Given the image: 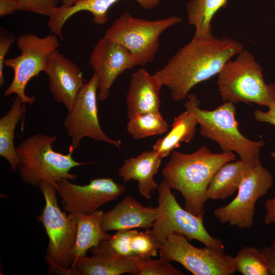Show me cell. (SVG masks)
<instances>
[{"instance_id":"obj_1","label":"cell","mask_w":275,"mask_h":275,"mask_svg":"<svg viewBox=\"0 0 275 275\" xmlns=\"http://www.w3.org/2000/svg\"><path fill=\"white\" fill-rule=\"evenodd\" d=\"M243 48V44L234 39L194 35L154 74L169 89L173 100L180 101L196 85L217 75Z\"/></svg>"},{"instance_id":"obj_2","label":"cell","mask_w":275,"mask_h":275,"mask_svg":"<svg viewBox=\"0 0 275 275\" xmlns=\"http://www.w3.org/2000/svg\"><path fill=\"white\" fill-rule=\"evenodd\" d=\"M235 160L234 152L215 153L206 146L191 153L173 151L162 174L171 188L184 198V208L195 215L203 216L211 179L223 164Z\"/></svg>"},{"instance_id":"obj_3","label":"cell","mask_w":275,"mask_h":275,"mask_svg":"<svg viewBox=\"0 0 275 275\" xmlns=\"http://www.w3.org/2000/svg\"><path fill=\"white\" fill-rule=\"evenodd\" d=\"M57 140L54 135L37 133L24 139L16 147L18 170L25 184L40 187L42 182H46L57 188L58 181L62 179H77L76 174L70 173L72 169L96 163L75 160L72 157L75 149L72 145L66 154L55 151L52 144Z\"/></svg>"},{"instance_id":"obj_4","label":"cell","mask_w":275,"mask_h":275,"mask_svg":"<svg viewBox=\"0 0 275 275\" xmlns=\"http://www.w3.org/2000/svg\"><path fill=\"white\" fill-rule=\"evenodd\" d=\"M187 98L185 107L196 118L202 136L217 143L222 152H235L241 160L248 162L260 160L259 153L265 142L252 141L240 132L234 103L225 102L209 111L200 107V101L196 95L188 94Z\"/></svg>"},{"instance_id":"obj_5","label":"cell","mask_w":275,"mask_h":275,"mask_svg":"<svg viewBox=\"0 0 275 275\" xmlns=\"http://www.w3.org/2000/svg\"><path fill=\"white\" fill-rule=\"evenodd\" d=\"M217 85L224 102L255 103L268 107L275 101V85L265 83L261 66L244 48L235 59L225 64L217 74Z\"/></svg>"},{"instance_id":"obj_6","label":"cell","mask_w":275,"mask_h":275,"mask_svg":"<svg viewBox=\"0 0 275 275\" xmlns=\"http://www.w3.org/2000/svg\"><path fill=\"white\" fill-rule=\"evenodd\" d=\"M182 21L180 17L175 15L148 20L125 12L113 21L104 36L127 49L136 66H144L153 61L160 35Z\"/></svg>"},{"instance_id":"obj_7","label":"cell","mask_w":275,"mask_h":275,"mask_svg":"<svg viewBox=\"0 0 275 275\" xmlns=\"http://www.w3.org/2000/svg\"><path fill=\"white\" fill-rule=\"evenodd\" d=\"M157 191V216L149 232L160 246L170 234L176 232L184 235L189 241L196 240L205 246L224 251V243L206 230L203 216L195 215L182 208L165 180L159 183Z\"/></svg>"},{"instance_id":"obj_8","label":"cell","mask_w":275,"mask_h":275,"mask_svg":"<svg viewBox=\"0 0 275 275\" xmlns=\"http://www.w3.org/2000/svg\"><path fill=\"white\" fill-rule=\"evenodd\" d=\"M39 188L45 205L37 219L42 223L49 238L46 256L58 266L68 269L76 259L73 253L77 230L75 217L73 213L67 215L61 211L55 187L42 182Z\"/></svg>"},{"instance_id":"obj_9","label":"cell","mask_w":275,"mask_h":275,"mask_svg":"<svg viewBox=\"0 0 275 275\" xmlns=\"http://www.w3.org/2000/svg\"><path fill=\"white\" fill-rule=\"evenodd\" d=\"M17 46L20 54L6 59L4 62L5 66L12 68L14 72L12 81L4 95L16 94L24 103L32 104L36 98L26 95V86L31 79L44 71L48 55L60 46L59 38L53 34L43 37L32 33L23 34L17 39Z\"/></svg>"},{"instance_id":"obj_10","label":"cell","mask_w":275,"mask_h":275,"mask_svg":"<svg viewBox=\"0 0 275 275\" xmlns=\"http://www.w3.org/2000/svg\"><path fill=\"white\" fill-rule=\"evenodd\" d=\"M159 252L160 258L178 262L194 275H231L236 271L234 257L209 246L195 247L178 233L170 234Z\"/></svg>"},{"instance_id":"obj_11","label":"cell","mask_w":275,"mask_h":275,"mask_svg":"<svg viewBox=\"0 0 275 275\" xmlns=\"http://www.w3.org/2000/svg\"><path fill=\"white\" fill-rule=\"evenodd\" d=\"M273 183V176L260 160L243 178L236 197L228 204L216 208L213 214L221 223L241 229L254 224L255 205L266 195Z\"/></svg>"},{"instance_id":"obj_12","label":"cell","mask_w":275,"mask_h":275,"mask_svg":"<svg viewBox=\"0 0 275 275\" xmlns=\"http://www.w3.org/2000/svg\"><path fill=\"white\" fill-rule=\"evenodd\" d=\"M98 78L94 74L90 80L79 91L72 109L64 121L68 136L74 149L80 145L84 138L103 142L120 149L122 141L108 137L103 131L98 116Z\"/></svg>"},{"instance_id":"obj_13","label":"cell","mask_w":275,"mask_h":275,"mask_svg":"<svg viewBox=\"0 0 275 275\" xmlns=\"http://www.w3.org/2000/svg\"><path fill=\"white\" fill-rule=\"evenodd\" d=\"M57 193L65 211L69 213L91 214L125 191V186L110 178L91 180L87 185L72 183L67 179L57 182Z\"/></svg>"},{"instance_id":"obj_14","label":"cell","mask_w":275,"mask_h":275,"mask_svg":"<svg viewBox=\"0 0 275 275\" xmlns=\"http://www.w3.org/2000/svg\"><path fill=\"white\" fill-rule=\"evenodd\" d=\"M89 64L98 78V99L101 101L109 97L117 78L136 66L127 49L104 36L94 46Z\"/></svg>"},{"instance_id":"obj_15","label":"cell","mask_w":275,"mask_h":275,"mask_svg":"<svg viewBox=\"0 0 275 275\" xmlns=\"http://www.w3.org/2000/svg\"><path fill=\"white\" fill-rule=\"evenodd\" d=\"M44 72L48 77L49 89L54 99L64 105L68 112L70 111L85 84L81 71L57 49L48 55Z\"/></svg>"},{"instance_id":"obj_16","label":"cell","mask_w":275,"mask_h":275,"mask_svg":"<svg viewBox=\"0 0 275 275\" xmlns=\"http://www.w3.org/2000/svg\"><path fill=\"white\" fill-rule=\"evenodd\" d=\"M71 267L79 275H119L126 273L135 275L137 270L135 258L119 256L111 248L107 239L102 240L94 248L91 257H79Z\"/></svg>"},{"instance_id":"obj_17","label":"cell","mask_w":275,"mask_h":275,"mask_svg":"<svg viewBox=\"0 0 275 275\" xmlns=\"http://www.w3.org/2000/svg\"><path fill=\"white\" fill-rule=\"evenodd\" d=\"M157 216V208L145 207L130 196L125 197L113 209L104 212L101 226L104 231L152 228Z\"/></svg>"},{"instance_id":"obj_18","label":"cell","mask_w":275,"mask_h":275,"mask_svg":"<svg viewBox=\"0 0 275 275\" xmlns=\"http://www.w3.org/2000/svg\"><path fill=\"white\" fill-rule=\"evenodd\" d=\"M162 85L154 74L140 68L131 75L126 95L127 115L130 119L138 115L159 111V94Z\"/></svg>"},{"instance_id":"obj_19","label":"cell","mask_w":275,"mask_h":275,"mask_svg":"<svg viewBox=\"0 0 275 275\" xmlns=\"http://www.w3.org/2000/svg\"><path fill=\"white\" fill-rule=\"evenodd\" d=\"M120 0H80L73 5L66 7L59 6L50 16L48 26L51 34L64 39L63 29L66 22L73 15L81 11H87L93 15V21L97 24H104L108 20L110 8ZM144 9L156 8L161 0H133Z\"/></svg>"},{"instance_id":"obj_20","label":"cell","mask_w":275,"mask_h":275,"mask_svg":"<svg viewBox=\"0 0 275 275\" xmlns=\"http://www.w3.org/2000/svg\"><path fill=\"white\" fill-rule=\"evenodd\" d=\"M162 158L154 150L144 151L137 156L125 159L118 169L123 181L138 182L140 195L147 200L152 197V192L157 190L159 185L154 177L158 172Z\"/></svg>"},{"instance_id":"obj_21","label":"cell","mask_w":275,"mask_h":275,"mask_svg":"<svg viewBox=\"0 0 275 275\" xmlns=\"http://www.w3.org/2000/svg\"><path fill=\"white\" fill-rule=\"evenodd\" d=\"M257 162L240 159L223 164L209 182L207 189L208 199L225 200L231 196L238 190L244 176Z\"/></svg>"},{"instance_id":"obj_22","label":"cell","mask_w":275,"mask_h":275,"mask_svg":"<svg viewBox=\"0 0 275 275\" xmlns=\"http://www.w3.org/2000/svg\"><path fill=\"white\" fill-rule=\"evenodd\" d=\"M104 212L98 210L91 214H73L77 222V235L73 253L75 259L86 256L90 249L96 246L111 235L103 231L101 221Z\"/></svg>"},{"instance_id":"obj_23","label":"cell","mask_w":275,"mask_h":275,"mask_svg":"<svg viewBox=\"0 0 275 275\" xmlns=\"http://www.w3.org/2000/svg\"><path fill=\"white\" fill-rule=\"evenodd\" d=\"M198 121L194 114L188 109L174 118L170 132L163 138L156 141L152 147L162 158L180 147L181 143H190L196 134Z\"/></svg>"},{"instance_id":"obj_24","label":"cell","mask_w":275,"mask_h":275,"mask_svg":"<svg viewBox=\"0 0 275 275\" xmlns=\"http://www.w3.org/2000/svg\"><path fill=\"white\" fill-rule=\"evenodd\" d=\"M25 103L17 96L6 114L0 119V155L9 162L12 171L18 170V159L14 146V132L25 111Z\"/></svg>"},{"instance_id":"obj_25","label":"cell","mask_w":275,"mask_h":275,"mask_svg":"<svg viewBox=\"0 0 275 275\" xmlns=\"http://www.w3.org/2000/svg\"><path fill=\"white\" fill-rule=\"evenodd\" d=\"M228 3V0H189L186 5V11L188 23L195 29L194 36L212 34V20Z\"/></svg>"},{"instance_id":"obj_26","label":"cell","mask_w":275,"mask_h":275,"mask_svg":"<svg viewBox=\"0 0 275 275\" xmlns=\"http://www.w3.org/2000/svg\"><path fill=\"white\" fill-rule=\"evenodd\" d=\"M169 125L159 111L139 114L129 119L127 124L128 134L135 140H140L166 132Z\"/></svg>"},{"instance_id":"obj_27","label":"cell","mask_w":275,"mask_h":275,"mask_svg":"<svg viewBox=\"0 0 275 275\" xmlns=\"http://www.w3.org/2000/svg\"><path fill=\"white\" fill-rule=\"evenodd\" d=\"M234 260L236 271L243 275H270L268 262L260 249L243 247Z\"/></svg>"},{"instance_id":"obj_28","label":"cell","mask_w":275,"mask_h":275,"mask_svg":"<svg viewBox=\"0 0 275 275\" xmlns=\"http://www.w3.org/2000/svg\"><path fill=\"white\" fill-rule=\"evenodd\" d=\"M137 270L135 275H183L184 273L174 267L170 262L159 258L141 259L135 258Z\"/></svg>"},{"instance_id":"obj_29","label":"cell","mask_w":275,"mask_h":275,"mask_svg":"<svg viewBox=\"0 0 275 275\" xmlns=\"http://www.w3.org/2000/svg\"><path fill=\"white\" fill-rule=\"evenodd\" d=\"M131 247L134 258L147 259L156 257L160 245L150 235L149 230L138 232L133 237Z\"/></svg>"},{"instance_id":"obj_30","label":"cell","mask_w":275,"mask_h":275,"mask_svg":"<svg viewBox=\"0 0 275 275\" xmlns=\"http://www.w3.org/2000/svg\"><path fill=\"white\" fill-rule=\"evenodd\" d=\"M138 232L134 229L119 230L111 235L107 240L111 248L119 256L134 258L131 243L133 237Z\"/></svg>"},{"instance_id":"obj_31","label":"cell","mask_w":275,"mask_h":275,"mask_svg":"<svg viewBox=\"0 0 275 275\" xmlns=\"http://www.w3.org/2000/svg\"><path fill=\"white\" fill-rule=\"evenodd\" d=\"M18 11L31 12L50 17L60 0H17Z\"/></svg>"},{"instance_id":"obj_32","label":"cell","mask_w":275,"mask_h":275,"mask_svg":"<svg viewBox=\"0 0 275 275\" xmlns=\"http://www.w3.org/2000/svg\"><path fill=\"white\" fill-rule=\"evenodd\" d=\"M0 35V86H4L5 82L4 76V62L5 57L9 50L15 41L12 35H8L3 28L1 29Z\"/></svg>"},{"instance_id":"obj_33","label":"cell","mask_w":275,"mask_h":275,"mask_svg":"<svg viewBox=\"0 0 275 275\" xmlns=\"http://www.w3.org/2000/svg\"><path fill=\"white\" fill-rule=\"evenodd\" d=\"M268 110L266 112L257 109L254 113L256 121L259 122H265L275 126V101L268 107Z\"/></svg>"},{"instance_id":"obj_34","label":"cell","mask_w":275,"mask_h":275,"mask_svg":"<svg viewBox=\"0 0 275 275\" xmlns=\"http://www.w3.org/2000/svg\"><path fill=\"white\" fill-rule=\"evenodd\" d=\"M268 262L270 275H275V241L267 246L260 249Z\"/></svg>"},{"instance_id":"obj_35","label":"cell","mask_w":275,"mask_h":275,"mask_svg":"<svg viewBox=\"0 0 275 275\" xmlns=\"http://www.w3.org/2000/svg\"><path fill=\"white\" fill-rule=\"evenodd\" d=\"M266 213L264 222L266 225L275 224V196L267 199L264 204Z\"/></svg>"},{"instance_id":"obj_36","label":"cell","mask_w":275,"mask_h":275,"mask_svg":"<svg viewBox=\"0 0 275 275\" xmlns=\"http://www.w3.org/2000/svg\"><path fill=\"white\" fill-rule=\"evenodd\" d=\"M17 9V0H0V17L11 15Z\"/></svg>"},{"instance_id":"obj_37","label":"cell","mask_w":275,"mask_h":275,"mask_svg":"<svg viewBox=\"0 0 275 275\" xmlns=\"http://www.w3.org/2000/svg\"><path fill=\"white\" fill-rule=\"evenodd\" d=\"M62 3V6L68 7L73 5L77 2L80 0H60Z\"/></svg>"}]
</instances>
